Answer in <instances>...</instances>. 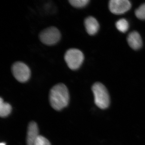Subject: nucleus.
<instances>
[{
	"label": "nucleus",
	"mask_w": 145,
	"mask_h": 145,
	"mask_svg": "<svg viewBox=\"0 0 145 145\" xmlns=\"http://www.w3.org/2000/svg\"><path fill=\"white\" fill-rule=\"evenodd\" d=\"M34 145H51V144L46 138L39 135L36 139Z\"/></svg>",
	"instance_id": "obj_14"
},
{
	"label": "nucleus",
	"mask_w": 145,
	"mask_h": 145,
	"mask_svg": "<svg viewBox=\"0 0 145 145\" xmlns=\"http://www.w3.org/2000/svg\"><path fill=\"white\" fill-rule=\"evenodd\" d=\"M0 145H6V144L4 142L1 143Z\"/></svg>",
	"instance_id": "obj_15"
},
{
	"label": "nucleus",
	"mask_w": 145,
	"mask_h": 145,
	"mask_svg": "<svg viewBox=\"0 0 145 145\" xmlns=\"http://www.w3.org/2000/svg\"><path fill=\"white\" fill-rule=\"evenodd\" d=\"M137 18L141 20H145V3L140 6L135 11Z\"/></svg>",
	"instance_id": "obj_13"
},
{
	"label": "nucleus",
	"mask_w": 145,
	"mask_h": 145,
	"mask_svg": "<svg viewBox=\"0 0 145 145\" xmlns=\"http://www.w3.org/2000/svg\"><path fill=\"white\" fill-rule=\"evenodd\" d=\"M49 100L51 106L55 110H60L68 105L69 94L66 86L60 83L50 89Z\"/></svg>",
	"instance_id": "obj_1"
},
{
	"label": "nucleus",
	"mask_w": 145,
	"mask_h": 145,
	"mask_svg": "<svg viewBox=\"0 0 145 145\" xmlns=\"http://www.w3.org/2000/svg\"><path fill=\"white\" fill-rule=\"evenodd\" d=\"M61 38L59 29L55 27H50L45 29L39 34L41 41L45 44L52 45L57 43Z\"/></svg>",
	"instance_id": "obj_4"
},
{
	"label": "nucleus",
	"mask_w": 145,
	"mask_h": 145,
	"mask_svg": "<svg viewBox=\"0 0 145 145\" xmlns=\"http://www.w3.org/2000/svg\"><path fill=\"white\" fill-rule=\"evenodd\" d=\"M64 59L68 67L72 70L79 69L84 61V54L80 50L70 48L68 50L65 54Z\"/></svg>",
	"instance_id": "obj_3"
},
{
	"label": "nucleus",
	"mask_w": 145,
	"mask_h": 145,
	"mask_svg": "<svg viewBox=\"0 0 145 145\" xmlns=\"http://www.w3.org/2000/svg\"><path fill=\"white\" fill-rule=\"evenodd\" d=\"M12 107L8 103H5L1 98L0 99V116L2 118L8 116L11 112Z\"/></svg>",
	"instance_id": "obj_10"
},
{
	"label": "nucleus",
	"mask_w": 145,
	"mask_h": 145,
	"mask_svg": "<svg viewBox=\"0 0 145 145\" xmlns=\"http://www.w3.org/2000/svg\"><path fill=\"white\" fill-rule=\"evenodd\" d=\"M95 104L99 108H107L110 105V97L106 88L101 83L96 82L92 87Z\"/></svg>",
	"instance_id": "obj_2"
},
{
	"label": "nucleus",
	"mask_w": 145,
	"mask_h": 145,
	"mask_svg": "<svg viewBox=\"0 0 145 145\" xmlns=\"http://www.w3.org/2000/svg\"><path fill=\"white\" fill-rule=\"evenodd\" d=\"M12 73L16 80L21 83L27 82L31 76V71L27 65L20 61L16 62L11 67Z\"/></svg>",
	"instance_id": "obj_5"
},
{
	"label": "nucleus",
	"mask_w": 145,
	"mask_h": 145,
	"mask_svg": "<svg viewBox=\"0 0 145 145\" xmlns=\"http://www.w3.org/2000/svg\"><path fill=\"white\" fill-rule=\"evenodd\" d=\"M38 125L35 122L32 121L29 124L27 136V144L34 145L36 139L39 136Z\"/></svg>",
	"instance_id": "obj_7"
},
{
	"label": "nucleus",
	"mask_w": 145,
	"mask_h": 145,
	"mask_svg": "<svg viewBox=\"0 0 145 145\" xmlns=\"http://www.w3.org/2000/svg\"><path fill=\"white\" fill-rule=\"evenodd\" d=\"M84 25L86 30L89 35H95L99 31V22L93 17L90 16L86 18L84 20Z\"/></svg>",
	"instance_id": "obj_8"
},
{
	"label": "nucleus",
	"mask_w": 145,
	"mask_h": 145,
	"mask_svg": "<svg viewBox=\"0 0 145 145\" xmlns=\"http://www.w3.org/2000/svg\"><path fill=\"white\" fill-rule=\"evenodd\" d=\"M130 2L128 0H111L109 3V8L112 13L121 15L128 11L131 8Z\"/></svg>",
	"instance_id": "obj_6"
},
{
	"label": "nucleus",
	"mask_w": 145,
	"mask_h": 145,
	"mask_svg": "<svg viewBox=\"0 0 145 145\" xmlns=\"http://www.w3.org/2000/svg\"><path fill=\"white\" fill-rule=\"evenodd\" d=\"M69 3L72 6L80 8L86 6L89 3V0H69Z\"/></svg>",
	"instance_id": "obj_12"
},
{
	"label": "nucleus",
	"mask_w": 145,
	"mask_h": 145,
	"mask_svg": "<svg viewBox=\"0 0 145 145\" xmlns=\"http://www.w3.org/2000/svg\"><path fill=\"white\" fill-rule=\"evenodd\" d=\"M127 40L129 46L135 50L140 49L142 45V38L137 31L131 32L128 36Z\"/></svg>",
	"instance_id": "obj_9"
},
{
	"label": "nucleus",
	"mask_w": 145,
	"mask_h": 145,
	"mask_svg": "<svg viewBox=\"0 0 145 145\" xmlns=\"http://www.w3.org/2000/svg\"><path fill=\"white\" fill-rule=\"evenodd\" d=\"M116 26L119 31L123 33H125L128 29L129 24L126 20L121 19L119 20L116 22Z\"/></svg>",
	"instance_id": "obj_11"
}]
</instances>
